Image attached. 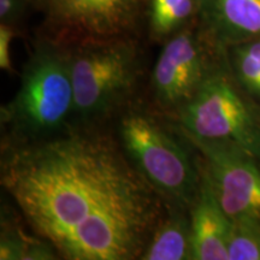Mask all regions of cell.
I'll return each instance as SVG.
<instances>
[{"instance_id": "obj_11", "label": "cell", "mask_w": 260, "mask_h": 260, "mask_svg": "<svg viewBox=\"0 0 260 260\" xmlns=\"http://www.w3.org/2000/svg\"><path fill=\"white\" fill-rule=\"evenodd\" d=\"M140 260H193L189 210L168 205Z\"/></svg>"}, {"instance_id": "obj_17", "label": "cell", "mask_w": 260, "mask_h": 260, "mask_svg": "<svg viewBox=\"0 0 260 260\" xmlns=\"http://www.w3.org/2000/svg\"><path fill=\"white\" fill-rule=\"evenodd\" d=\"M18 0H0V17L3 22L15 18L18 14Z\"/></svg>"}, {"instance_id": "obj_6", "label": "cell", "mask_w": 260, "mask_h": 260, "mask_svg": "<svg viewBox=\"0 0 260 260\" xmlns=\"http://www.w3.org/2000/svg\"><path fill=\"white\" fill-rule=\"evenodd\" d=\"M225 57V48L205 42L191 30L177 32L165 42L151 73L153 105L169 118L193 99Z\"/></svg>"}, {"instance_id": "obj_1", "label": "cell", "mask_w": 260, "mask_h": 260, "mask_svg": "<svg viewBox=\"0 0 260 260\" xmlns=\"http://www.w3.org/2000/svg\"><path fill=\"white\" fill-rule=\"evenodd\" d=\"M0 182L29 229L67 260L140 259L168 209L105 126L2 145Z\"/></svg>"}, {"instance_id": "obj_5", "label": "cell", "mask_w": 260, "mask_h": 260, "mask_svg": "<svg viewBox=\"0 0 260 260\" xmlns=\"http://www.w3.org/2000/svg\"><path fill=\"white\" fill-rule=\"evenodd\" d=\"M237 86L226 54L174 119L184 136L230 144L260 160V115Z\"/></svg>"}, {"instance_id": "obj_13", "label": "cell", "mask_w": 260, "mask_h": 260, "mask_svg": "<svg viewBox=\"0 0 260 260\" xmlns=\"http://www.w3.org/2000/svg\"><path fill=\"white\" fill-rule=\"evenodd\" d=\"M225 54L237 86L248 99L260 104V38L228 46Z\"/></svg>"}, {"instance_id": "obj_9", "label": "cell", "mask_w": 260, "mask_h": 260, "mask_svg": "<svg viewBox=\"0 0 260 260\" xmlns=\"http://www.w3.org/2000/svg\"><path fill=\"white\" fill-rule=\"evenodd\" d=\"M189 212L193 260H229L233 222L220 207L203 172L199 193Z\"/></svg>"}, {"instance_id": "obj_15", "label": "cell", "mask_w": 260, "mask_h": 260, "mask_svg": "<svg viewBox=\"0 0 260 260\" xmlns=\"http://www.w3.org/2000/svg\"><path fill=\"white\" fill-rule=\"evenodd\" d=\"M229 260H260V220L233 222Z\"/></svg>"}, {"instance_id": "obj_16", "label": "cell", "mask_w": 260, "mask_h": 260, "mask_svg": "<svg viewBox=\"0 0 260 260\" xmlns=\"http://www.w3.org/2000/svg\"><path fill=\"white\" fill-rule=\"evenodd\" d=\"M14 37V29L3 22L0 25V68L8 74H11L14 71L11 57H10V46H11V41Z\"/></svg>"}, {"instance_id": "obj_8", "label": "cell", "mask_w": 260, "mask_h": 260, "mask_svg": "<svg viewBox=\"0 0 260 260\" xmlns=\"http://www.w3.org/2000/svg\"><path fill=\"white\" fill-rule=\"evenodd\" d=\"M54 25L77 41L122 38L142 0H45Z\"/></svg>"}, {"instance_id": "obj_10", "label": "cell", "mask_w": 260, "mask_h": 260, "mask_svg": "<svg viewBox=\"0 0 260 260\" xmlns=\"http://www.w3.org/2000/svg\"><path fill=\"white\" fill-rule=\"evenodd\" d=\"M201 6L216 46L260 38V0H203Z\"/></svg>"}, {"instance_id": "obj_4", "label": "cell", "mask_w": 260, "mask_h": 260, "mask_svg": "<svg viewBox=\"0 0 260 260\" xmlns=\"http://www.w3.org/2000/svg\"><path fill=\"white\" fill-rule=\"evenodd\" d=\"M68 50L74 89L73 125L106 126L135 99L141 63L122 38L80 41Z\"/></svg>"}, {"instance_id": "obj_12", "label": "cell", "mask_w": 260, "mask_h": 260, "mask_svg": "<svg viewBox=\"0 0 260 260\" xmlns=\"http://www.w3.org/2000/svg\"><path fill=\"white\" fill-rule=\"evenodd\" d=\"M2 260H52L60 259L57 249L41 236L27 233L15 218V212L2 209L0 233Z\"/></svg>"}, {"instance_id": "obj_7", "label": "cell", "mask_w": 260, "mask_h": 260, "mask_svg": "<svg viewBox=\"0 0 260 260\" xmlns=\"http://www.w3.org/2000/svg\"><path fill=\"white\" fill-rule=\"evenodd\" d=\"M189 142L199 154L201 172L232 222L260 220V160L235 145Z\"/></svg>"}, {"instance_id": "obj_3", "label": "cell", "mask_w": 260, "mask_h": 260, "mask_svg": "<svg viewBox=\"0 0 260 260\" xmlns=\"http://www.w3.org/2000/svg\"><path fill=\"white\" fill-rule=\"evenodd\" d=\"M74 109L68 50L39 45L24 64L17 93L0 110L2 144H25L59 134L73 125Z\"/></svg>"}, {"instance_id": "obj_2", "label": "cell", "mask_w": 260, "mask_h": 260, "mask_svg": "<svg viewBox=\"0 0 260 260\" xmlns=\"http://www.w3.org/2000/svg\"><path fill=\"white\" fill-rule=\"evenodd\" d=\"M112 122L136 170L168 205L190 210L201 183L200 158L174 119L136 96Z\"/></svg>"}, {"instance_id": "obj_14", "label": "cell", "mask_w": 260, "mask_h": 260, "mask_svg": "<svg viewBox=\"0 0 260 260\" xmlns=\"http://www.w3.org/2000/svg\"><path fill=\"white\" fill-rule=\"evenodd\" d=\"M203 0H149V28L158 40L170 39L193 17Z\"/></svg>"}]
</instances>
